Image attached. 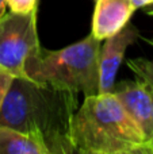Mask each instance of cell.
I'll return each instance as SVG.
<instances>
[{"instance_id": "cell-11", "label": "cell", "mask_w": 153, "mask_h": 154, "mask_svg": "<svg viewBox=\"0 0 153 154\" xmlns=\"http://www.w3.org/2000/svg\"><path fill=\"white\" fill-rule=\"evenodd\" d=\"M14 77L11 75H8L7 72L0 69V108H2V104L4 101V97L7 95V91L10 88L11 82H12Z\"/></svg>"}, {"instance_id": "cell-15", "label": "cell", "mask_w": 153, "mask_h": 154, "mask_svg": "<svg viewBox=\"0 0 153 154\" xmlns=\"http://www.w3.org/2000/svg\"><path fill=\"white\" fill-rule=\"evenodd\" d=\"M145 8H146V14H148V15H151V16H153V4L148 5V7H145Z\"/></svg>"}, {"instance_id": "cell-7", "label": "cell", "mask_w": 153, "mask_h": 154, "mask_svg": "<svg viewBox=\"0 0 153 154\" xmlns=\"http://www.w3.org/2000/svg\"><path fill=\"white\" fill-rule=\"evenodd\" d=\"M134 11L130 0H95L91 34L100 42L106 41L129 24Z\"/></svg>"}, {"instance_id": "cell-10", "label": "cell", "mask_w": 153, "mask_h": 154, "mask_svg": "<svg viewBox=\"0 0 153 154\" xmlns=\"http://www.w3.org/2000/svg\"><path fill=\"white\" fill-rule=\"evenodd\" d=\"M38 2L39 0H5V4L10 8V12L27 15V14L37 12Z\"/></svg>"}, {"instance_id": "cell-9", "label": "cell", "mask_w": 153, "mask_h": 154, "mask_svg": "<svg viewBox=\"0 0 153 154\" xmlns=\"http://www.w3.org/2000/svg\"><path fill=\"white\" fill-rule=\"evenodd\" d=\"M127 66L136 75L140 81H142L149 91L153 92V60L149 58H133L127 60Z\"/></svg>"}, {"instance_id": "cell-14", "label": "cell", "mask_w": 153, "mask_h": 154, "mask_svg": "<svg viewBox=\"0 0 153 154\" xmlns=\"http://www.w3.org/2000/svg\"><path fill=\"white\" fill-rule=\"evenodd\" d=\"M5 10H7V4H5V0H0V19L4 16Z\"/></svg>"}, {"instance_id": "cell-1", "label": "cell", "mask_w": 153, "mask_h": 154, "mask_svg": "<svg viewBox=\"0 0 153 154\" xmlns=\"http://www.w3.org/2000/svg\"><path fill=\"white\" fill-rule=\"evenodd\" d=\"M77 103L75 92L14 77L0 108V126L38 137L52 154H75L69 126Z\"/></svg>"}, {"instance_id": "cell-5", "label": "cell", "mask_w": 153, "mask_h": 154, "mask_svg": "<svg viewBox=\"0 0 153 154\" xmlns=\"http://www.w3.org/2000/svg\"><path fill=\"white\" fill-rule=\"evenodd\" d=\"M140 38V32L132 24H127L115 35L107 38L99 51V81L98 93L113 92L118 69L125 60L126 50Z\"/></svg>"}, {"instance_id": "cell-8", "label": "cell", "mask_w": 153, "mask_h": 154, "mask_svg": "<svg viewBox=\"0 0 153 154\" xmlns=\"http://www.w3.org/2000/svg\"><path fill=\"white\" fill-rule=\"evenodd\" d=\"M0 154H52V152L38 137L0 126Z\"/></svg>"}, {"instance_id": "cell-2", "label": "cell", "mask_w": 153, "mask_h": 154, "mask_svg": "<svg viewBox=\"0 0 153 154\" xmlns=\"http://www.w3.org/2000/svg\"><path fill=\"white\" fill-rule=\"evenodd\" d=\"M69 141L76 150L114 154L148 143L113 92L84 96L69 126Z\"/></svg>"}, {"instance_id": "cell-13", "label": "cell", "mask_w": 153, "mask_h": 154, "mask_svg": "<svg viewBox=\"0 0 153 154\" xmlns=\"http://www.w3.org/2000/svg\"><path fill=\"white\" fill-rule=\"evenodd\" d=\"M130 2L133 3L136 10H138V8H145V7H148V5L153 4V0H130Z\"/></svg>"}, {"instance_id": "cell-3", "label": "cell", "mask_w": 153, "mask_h": 154, "mask_svg": "<svg viewBox=\"0 0 153 154\" xmlns=\"http://www.w3.org/2000/svg\"><path fill=\"white\" fill-rule=\"evenodd\" d=\"M100 41L92 34L60 50H45L27 60L26 76L37 84H48L84 96L98 93Z\"/></svg>"}, {"instance_id": "cell-16", "label": "cell", "mask_w": 153, "mask_h": 154, "mask_svg": "<svg viewBox=\"0 0 153 154\" xmlns=\"http://www.w3.org/2000/svg\"><path fill=\"white\" fill-rule=\"evenodd\" d=\"M75 154H100V153H92V152H84V150H76Z\"/></svg>"}, {"instance_id": "cell-6", "label": "cell", "mask_w": 153, "mask_h": 154, "mask_svg": "<svg viewBox=\"0 0 153 154\" xmlns=\"http://www.w3.org/2000/svg\"><path fill=\"white\" fill-rule=\"evenodd\" d=\"M113 93L121 101L122 107L132 120L138 126L146 142L151 145L153 133V103L152 93L142 81L122 82L115 85Z\"/></svg>"}, {"instance_id": "cell-12", "label": "cell", "mask_w": 153, "mask_h": 154, "mask_svg": "<svg viewBox=\"0 0 153 154\" xmlns=\"http://www.w3.org/2000/svg\"><path fill=\"white\" fill-rule=\"evenodd\" d=\"M114 154H153V146L149 143H145V145L130 147V149L122 150V152L114 153Z\"/></svg>"}, {"instance_id": "cell-4", "label": "cell", "mask_w": 153, "mask_h": 154, "mask_svg": "<svg viewBox=\"0 0 153 154\" xmlns=\"http://www.w3.org/2000/svg\"><path fill=\"white\" fill-rule=\"evenodd\" d=\"M41 50L37 12H8L0 19V69L12 77L26 76V62Z\"/></svg>"}, {"instance_id": "cell-17", "label": "cell", "mask_w": 153, "mask_h": 154, "mask_svg": "<svg viewBox=\"0 0 153 154\" xmlns=\"http://www.w3.org/2000/svg\"><path fill=\"white\" fill-rule=\"evenodd\" d=\"M144 39H145L151 46H153V38H144Z\"/></svg>"}, {"instance_id": "cell-18", "label": "cell", "mask_w": 153, "mask_h": 154, "mask_svg": "<svg viewBox=\"0 0 153 154\" xmlns=\"http://www.w3.org/2000/svg\"><path fill=\"white\" fill-rule=\"evenodd\" d=\"M151 93H152V103H153V92L151 91ZM151 145L153 146V133H152V138H151Z\"/></svg>"}]
</instances>
